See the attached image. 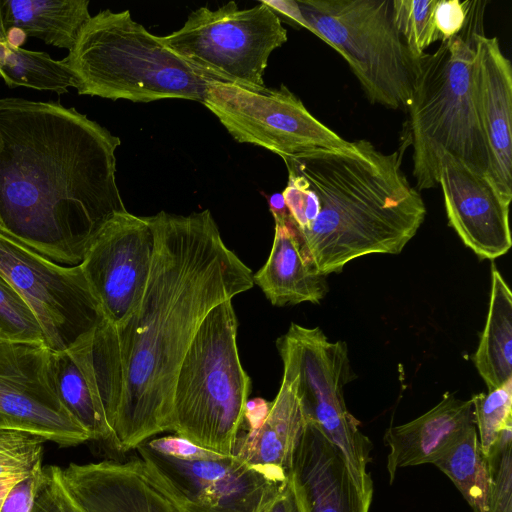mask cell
<instances>
[{
    "mask_svg": "<svg viewBox=\"0 0 512 512\" xmlns=\"http://www.w3.org/2000/svg\"><path fill=\"white\" fill-rule=\"evenodd\" d=\"M269 206L272 215L288 212L282 194H273L269 199Z\"/></svg>",
    "mask_w": 512,
    "mask_h": 512,
    "instance_id": "cell-40",
    "label": "cell"
},
{
    "mask_svg": "<svg viewBox=\"0 0 512 512\" xmlns=\"http://www.w3.org/2000/svg\"><path fill=\"white\" fill-rule=\"evenodd\" d=\"M160 39L205 80L261 92L269 56L287 41V31L264 1L244 9L232 1L198 8Z\"/></svg>",
    "mask_w": 512,
    "mask_h": 512,
    "instance_id": "cell-8",
    "label": "cell"
},
{
    "mask_svg": "<svg viewBox=\"0 0 512 512\" xmlns=\"http://www.w3.org/2000/svg\"><path fill=\"white\" fill-rule=\"evenodd\" d=\"M261 512H304L300 494L290 473L280 492Z\"/></svg>",
    "mask_w": 512,
    "mask_h": 512,
    "instance_id": "cell-37",
    "label": "cell"
},
{
    "mask_svg": "<svg viewBox=\"0 0 512 512\" xmlns=\"http://www.w3.org/2000/svg\"><path fill=\"white\" fill-rule=\"evenodd\" d=\"M44 345L0 341V429L20 430L60 446L90 440L61 403Z\"/></svg>",
    "mask_w": 512,
    "mask_h": 512,
    "instance_id": "cell-13",
    "label": "cell"
},
{
    "mask_svg": "<svg viewBox=\"0 0 512 512\" xmlns=\"http://www.w3.org/2000/svg\"><path fill=\"white\" fill-rule=\"evenodd\" d=\"M136 449L187 512H261L288 479L279 470L250 465L234 454L182 461L157 453L146 443Z\"/></svg>",
    "mask_w": 512,
    "mask_h": 512,
    "instance_id": "cell-12",
    "label": "cell"
},
{
    "mask_svg": "<svg viewBox=\"0 0 512 512\" xmlns=\"http://www.w3.org/2000/svg\"><path fill=\"white\" fill-rule=\"evenodd\" d=\"M30 512H85L66 490L61 468L43 466L41 482Z\"/></svg>",
    "mask_w": 512,
    "mask_h": 512,
    "instance_id": "cell-33",
    "label": "cell"
},
{
    "mask_svg": "<svg viewBox=\"0 0 512 512\" xmlns=\"http://www.w3.org/2000/svg\"><path fill=\"white\" fill-rule=\"evenodd\" d=\"M0 341L46 346L43 330L35 313L1 276Z\"/></svg>",
    "mask_w": 512,
    "mask_h": 512,
    "instance_id": "cell-31",
    "label": "cell"
},
{
    "mask_svg": "<svg viewBox=\"0 0 512 512\" xmlns=\"http://www.w3.org/2000/svg\"><path fill=\"white\" fill-rule=\"evenodd\" d=\"M473 362L488 391L512 380V293L493 262L489 309Z\"/></svg>",
    "mask_w": 512,
    "mask_h": 512,
    "instance_id": "cell-24",
    "label": "cell"
},
{
    "mask_svg": "<svg viewBox=\"0 0 512 512\" xmlns=\"http://www.w3.org/2000/svg\"><path fill=\"white\" fill-rule=\"evenodd\" d=\"M0 40H7V32L4 28L2 18V0H0Z\"/></svg>",
    "mask_w": 512,
    "mask_h": 512,
    "instance_id": "cell-41",
    "label": "cell"
},
{
    "mask_svg": "<svg viewBox=\"0 0 512 512\" xmlns=\"http://www.w3.org/2000/svg\"><path fill=\"white\" fill-rule=\"evenodd\" d=\"M202 104L236 141L263 147L282 159L353 146L316 119L285 85L257 92L208 81Z\"/></svg>",
    "mask_w": 512,
    "mask_h": 512,
    "instance_id": "cell-11",
    "label": "cell"
},
{
    "mask_svg": "<svg viewBox=\"0 0 512 512\" xmlns=\"http://www.w3.org/2000/svg\"><path fill=\"white\" fill-rule=\"evenodd\" d=\"M146 219L154 235L149 279L137 309L116 327L123 388L109 443L120 452L172 431L176 376L201 322L254 285L209 210Z\"/></svg>",
    "mask_w": 512,
    "mask_h": 512,
    "instance_id": "cell-1",
    "label": "cell"
},
{
    "mask_svg": "<svg viewBox=\"0 0 512 512\" xmlns=\"http://www.w3.org/2000/svg\"><path fill=\"white\" fill-rule=\"evenodd\" d=\"M475 100L489 146L491 182L508 204L512 200V67L497 37L471 34Z\"/></svg>",
    "mask_w": 512,
    "mask_h": 512,
    "instance_id": "cell-17",
    "label": "cell"
},
{
    "mask_svg": "<svg viewBox=\"0 0 512 512\" xmlns=\"http://www.w3.org/2000/svg\"><path fill=\"white\" fill-rule=\"evenodd\" d=\"M276 346L283 362L279 392L270 403L263 424L237 438L233 454L250 465L289 475L306 422L297 393L298 367L293 349L284 335L278 338Z\"/></svg>",
    "mask_w": 512,
    "mask_h": 512,
    "instance_id": "cell-20",
    "label": "cell"
},
{
    "mask_svg": "<svg viewBox=\"0 0 512 512\" xmlns=\"http://www.w3.org/2000/svg\"><path fill=\"white\" fill-rule=\"evenodd\" d=\"M437 0H392L394 24L411 56L416 59L425 49L441 40L433 19Z\"/></svg>",
    "mask_w": 512,
    "mask_h": 512,
    "instance_id": "cell-29",
    "label": "cell"
},
{
    "mask_svg": "<svg viewBox=\"0 0 512 512\" xmlns=\"http://www.w3.org/2000/svg\"><path fill=\"white\" fill-rule=\"evenodd\" d=\"M305 28L348 63L373 104L407 110L414 59L394 20L392 0H296Z\"/></svg>",
    "mask_w": 512,
    "mask_h": 512,
    "instance_id": "cell-7",
    "label": "cell"
},
{
    "mask_svg": "<svg viewBox=\"0 0 512 512\" xmlns=\"http://www.w3.org/2000/svg\"><path fill=\"white\" fill-rule=\"evenodd\" d=\"M0 77L10 87H27L63 94L77 87V80L64 60L47 53L14 46L0 40Z\"/></svg>",
    "mask_w": 512,
    "mask_h": 512,
    "instance_id": "cell-25",
    "label": "cell"
},
{
    "mask_svg": "<svg viewBox=\"0 0 512 512\" xmlns=\"http://www.w3.org/2000/svg\"><path fill=\"white\" fill-rule=\"evenodd\" d=\"M433 464L448 476L471 509L481 505L487 490L488 467L476 426L445 450Z\"/></svg>",
    "mask_w": 512,
    "mask_h": 512,
    "instance_id": "cell-26",
    "label": "cell"
},
{
    "mask_svg": "<svg viewBox=\"0 0 512 512\" xmlns=\"http://www.w3.org/2000/svg\"><path fill=\"white\" fill-rule=\"evenodd\" d=\"M61 475L66 490L85 512H187L141 457L70 463Z\"/></svg>",
    "mask_w": 512,
    "mask_h": 512,
    "instance_id": "cell-15",
    "label": "cell"
},
{
    "mask_svg": "<svg viewBox=\"0 0 512 512\" xmlns=\"http://www.w3.org/2000/svg\"><path fill=\"white\" fill-rule=\"evenodd\" d=\"M270 409V403L256 398L247 401L244 411V421L249 425V430H257L264 422Z\"/></svg>",
    "mask_w": 512,
    "mask_h": 512,
    "instance_id": "cell-38",
    "label": "cell"
},
{
    "mask_svg": "<svg viewBox=\"0 0 512 512\" xmlns=\"http://www.w3.org/2000/svg\"><path fill=\"white\" fill-rule=\"evenodd\" d=\"M63 60L76 77L78 94L111 100L202 103L208 83L128 10L91 16Z\"/></svg>",
    "mask_w": 512,
    "mask_h": 512,
    "instance_id": "cell-5",
    "label": "cell"
},
{
    "mask_svg": "<svg viewBox=\"0 0 512 512\" xmlns=\"http://www.w3.org/2000/svg\"><path fill=\"white\" fill-rule=\"evenodd\" d=\"M153 252L154 235L146 217L126 210L106 223L79 264L106 320L115 327L140 304Z\"/></svg>",
    "mask_w": 512,
    "mask_h": 512,
    "instance_id": "cell-14",
    "label": "cell"
},
{
    "mask_svg": "<svg viewBox=\"0 0 512 512\" xmlns=\"http://www.w3.org/2000/svg\"><path fill=\"white\" fill-rule=\"evenodd\" d=\"M275 12L279 11L286 17L292 19L296 24L305 27V21L301 15L296 1H264Z\"/></svg>",
    "mask_w": 512,
    "mask_h": 512,
    "instance_id": "cell-39",
    "label": "cell"
},
{
    "mask_svg": "<svg viewBox=\"0 0 512 512\" xmlns=\"http://www.w3.org/2000/svg\"><path fill=\"white\" fill-rule=\"evenodd\" d=\"M449 225L480 259L494 260L512 246L509 205L491 180L445 153L439 179Z\"/></svg>",
    "mask_w": 512,
    "mask_h": 512,
    "instance_id": "cell-16",
    "label": "cell"
},
{
    "mask_svg": "<svg viewBox=\"0 0 512 512\" xmlns=\"http://www.w3.org/2000/svg\"><path fill=\"white\" fill-rule=\"evenodd\" d=\"M474 58L471 39L461 34L416 58L406 111L418 191L437 187L445 153L491 180L490 151L475 100Z\"/></svg>",
    "mask_w": 512,
    "mask_h": 512,
    "instance_id": "cell-4",
    "label": "cell"
},
{
    "mask_svg": "<svg viewBox=\"0 0 512 512\" xmlns=\"http://www.w3.org/2000/svg\"><path fill=\"white\" fill-rule=\"evenodd\" d=\"M273 217L275 234L270 255L253 274L254 283L274 306L320 303L329 290L326 276L315 273L306 262L289 213Z\"/></svg>",
    "mask_w": 512,
    "mask_h": 512,
    "instance_id": "cell-22",
    "label": "cell"
},
{
    "mask_svg": "<svg viewBox=\"0 0 512 512\" xmlns=\"http://www.w3.org/2000/svg\"><path fill=\"white\" fill-rule=\"evenodd\" d=\"M290 474L304 512H369L372 498L357 488L342 453L311 423H305Z\"/></svg>",
    "mask_w": 512,
    "mask_h": 512,
    "instance_id": "cell-19",
    "label": "cell"
},
{
    "mask_svg": "<svg viewBox=\"0 0 512 512\" xmlns=\"http://www.w3.org/2000/svg\"><path fill=\"white\" fill-rule=\"evenodd\" d=\"M119 137L59 102L0 98V230L79 265L117 213Z\"/></svg>",
    "mask_w": 512,
    "mask_h": 512,
    "instance_id": "cell-2",
    "label": "cell"
},
{
    "mask_svg": "<svg viewBox=\"0 0 512 512\" xmlns=\"http://www.w3.org/2000/svg\"><path fill=\"white\" fill-rule=\"evenodd\" d=\"M481 451L486 457L502 430L512 425V380L488 393L471 397Z\"/></svg>",
    "mask_w": 512,
    "mask_h": 512,
    "instance_id": "cell-30",
    "label": "cell"
},
{
    "mask_svg": "<svg viewBox=\"0 0 512 512\" xmlns=\"http://www.w3.org/2000/svg\"><path fill=\"white\" fill-rule=\"evenodd\" d=\"M287 170L288 183L281 194L296 229L305 230L317 218L320 212V201L304 176L293 170Z\"/></svg>",
    "mask_w": 512,
    "mask_h": 512,
    "instance_id": "cell-32",
    "label": "cell"
},
{
    "mask_svg": "<svg viewBox=\"0 0 512 512\" xmlns=\"http://www.w3.org/2000/svg\"><path fill=\"white\" fill-rule=\"evenodd\" d=\"M145 443L157 453L182 461L218 460L227 456L203 448L178 435L154 438Z\"/></svg>",
    "mask_w": 512,
    "mask_h": 512,
    "instance_id": "cell-34",
    "label": "cell"
},
{
    "mask_svg": "<svg viewBox=\"0 0 512 512\" xmlns=\"http://www.w3.org/2000/svg\"><path fill=\"white\" fill-rule=\"evenodd\" d=\"M284 336L297 362V393L305 421L339 449L357 488L372 498L373 481L367 469L372 444L344 398V386L353 375L347 344L330 341L319 327L296 323H291Z\"/></svg>",
    "mask_w": 512,
    "mask_h": 512,
    "instance_id": "cell-9",
    "label": "cell"
},
{
    "mask_svg": "<svg viewBox=\"0 0 512 512\" xmlns=\"http://www.w3.org/2000/svg\"><path fill=\"white\" fill-rule=\"evenodd\" d=\"M512 425L500 433L486 456L487 490L481 505L473 512H512Z\"/></svg>",
    "mask_w": 512,
    "mask_h": 512,
    "instance_id": "cell-28",
    "label": "cell"
},
{
    "mask_svg": "<svg viewBox=\"0 0 512 512\" xmlns=\"http://www.w3.org/2000/svg\"><path fill=\"white\" fill-rule=\"evenodd\" d=\"M42 464L27 478L19 482L5 498L0 512H30L39 490Z\"/></svg>",
    "mask_w": 512,
    "mask_h": 512,
    "instance_id": "cell-36",
    "label": "cell"
},
{
    "mask_svg": "<svg viewBox=\"0 0 512 512\" xmlns=\"http://www.w3.org/2000/svg\"><path fill=\"white\" fill-rule=\"evenodd\" d=\"M473 426L471 398L462 400L448 392L438 404L416 419L390 426L383 437L389 449L386 468L390 484L401 468L433 464Z\"/></svg>",
    "mask_w": 512,
    "mask_h": 512,
    "instance_id": "cell-21",
    "label": "cell"
},
{
    "mask_svg": "<svg viewBox=\"0 0 512 512\" xmlns=\"http://www.w3.org/2000/svg\"><path fill=\"white\" fill-rule=\"evenodd\" d=\"M468 4L469 1L437 0L433 19L441 41L460 34L468 18Z\"/></svg>",
    "mask_w": 512,
    "mask_h": 512,
    "instance_id": "cell-35",
    "label": "cell"
},
{
    "mask_svg": "<svg viewBox=\"0 0 512 512\" xmlns=\"http://www.w3.org/2000/svg\"><path fill=\"white\" fill-rule=\"evenodd\" d=\"M0 276L31 307L52 351L71 347L106 319L80 265L57 264L1 230Z\"/></svg>",
    "mask_w": 512,
    "mask_h": 512,
    "instance_id": "cell-10",
    "label": "cell"
},
{
    "mask_svg": "<svg viewBox=\"0 0 512 512\" xmlns=\"http://www.w3.org/2000/svg\"><path fill=\"white\" fill-rule=\"evenodd\" d=\"M402 159L403 149L384 153L366 139L353 141L349 149L283 158L287 169L308 180L320 201L310 227L296 229L301 252L315 273L341 272L365 255L399 254L415 236L426 207Z\"/></svg>",
    "mask_w": 512,
    "mask_h": 512,
    "instance_id": "cell-3",
    "label": "cell"
},
{
    "mask_svg": "<svg viewBox=\"0 0 512 512\" xmlns=\"http://www.w3.org/2000/svg\"><path fill=\"white\" fill-rule=\"evenodd\" d=\"M231 300L203 319L179 367L172 401V431L191 442L233 454L251 389L237 347Z\"/></svg>",
    "mask_w": 512,
    "mask_h": 512,
    "instance_id": "cell-6",
    "label": "cell"
},
{
    "mask_svg": "<svg viewBox=\"0 0 512 512\" xmlns=\"http://www.w3.org/2000/svg\"><path fill=\"white\" fill-rule=\"evenodd\" d=\"M45 441L36 434L0 429V509L13 487L42 464Z\"/></svg>",
    "mask_w": 512,
    "mask_h": 512,
    "instance_id": "cell-27",
    "label": "cell"
},
{
    "mask_svg": "<svg viewBox=\"0 0 512 512\" xmlns=\"http://www.w3.org/2000/svg\"><path fill=\"white\" fill-rule=\"evenodd\" d=\"M93 331L65 350H50L49 370L61 403L90 440L110 442L107 418L114 407V383L106 360L93 346Z\"/></svg>",
    "mask_w": 512,
    "mask_h": 512,
    "instance_id": "cell-18",
    "label": "cell"
},
{
    "mask_svg": "<svg viewBox=\"0 0 512 512\" xmlns=\"http://www.w3.org/2000/svg\"><path fill=\"white\" fill-rule=\"evenodd\" d=\"M87 0H2L6 32L15 28L26 36L70 51L90 19Z\"/></svg>",
    "mask_w": 512,
    "mask_h": 512,
    "instance_id": "cell-23",
    "label": "cell"
}]
</instances>
